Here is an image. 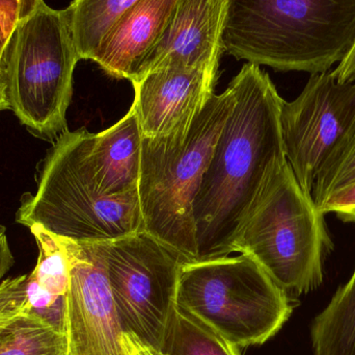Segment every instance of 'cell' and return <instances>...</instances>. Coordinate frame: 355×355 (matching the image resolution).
I'll return each instance as SVG.
<instances>
[{"label": "cell", "mask_w": 355, "mask_h": 355, "mask_svg": "<svg viewBox=\"0 0 355 355\" xmlns=\"http://www.w3.org/2000/svg\"><path fill=\"white\" fill-rule=\"evenodd\" d=\"M331 246L325 215L286 162L271 177L234 252L258 263L288 295H302L323 283Z\"/></svg>", "instance_id": "52a82bcc"}, {"label": "cell", "mask_w": 355, "mask_h": 355, "mask_svg": "<svg viewBox=\"0 0 355 355\" xmlns=\"http://www.w3.org/2000/svg\"><path fill=\"white\" fill-rule=\"evenodd\" d=\"M229 0H178L155 45L131 83L166 67L218 72Z\"/></svg>", "instance_id": "8fae6325"}, {"label": "cell", "mask_w": 355, "mask_h": 355, "mask_svg": "<svg viewBox=\"0 0 355 355\" xmlns=\"http://www.w3.org/2000/svg\"><path fill=\"white\" fill-rule=\"evenodd\" d=\"M0 355H70L66 335L33 316L0 323Z\"/></svg>", "instance_id": "e0dca14e"}, {"label": "cell", "mask_w": 355, "mask_h": 355, "mask_svg": "<svg viewBox=\"0 0 355 355\" xmlns=\"http://www.w3.org/2000/svg\"><path fill=\"white\" fill-rule=\"evenodd\" d=\"M162 352L166 355H240L220 336L175 308Z\"/></svg>", "instance_id": "ac0fdd59"}, {"label": "cell", "mask_w": 355, "mask_h": 355, "mask_svg": "<svg viewBox=\"0 0 355 355\" xmlns=\"http://www.w3.org/2000/svg\"><path fill=\"white\" fill-rule=\"evenodd\" d=\"M69 266L66 336L70 355H124V335L100 243L58 238Z\"/></svg>", "instance_id": "30bf717a"}, {"label": "cell", "mask_w": 355, "mask_h": 355, "mask_svg": "<svg viewBox=\"0 0 355 355\" xmlns=\"http://www.w3.org/2000/svg\"><path fill=\"white\" fill-rule=\"evenodd\" d=\"M176 304L236 348L266 343L293 312L289 295L244 254L186 262Z\"/></svg>", "instance_id": "8992f818"}, {"label": "cell", "mask_w": 355, "mask_h": 355, "mask_svg": "<svg viewBox=\"0 0 355 355\" xmlns=\"http://www.w3.org/2000/svg\"><path fill=\"white\" fill-rule=\"evenodd\" d=\"M217 73L166 67L133 81L137 114L143 138L177 137L189 131L214 95Z\"/></svg>", "instance_id": "7c38bea8"}, {"label": "cell", "mask_w": 355, "mask_h": 355, "mask_svg": "<svg viewBox=\"0 0 355 355\" xmlns=\"http://www.w3.org/2000/svg\"><path fill=\"white\" fill-rule=\"evenodd\" d=\"M124 355H166L141 342L137 336L124 333L122 339Z\"/></svg>", "instance_id": "603a6c76"}, {"label": "cell", "mask_w": 355, "mask_h": 355, "mask_svg": "<svg viewBox=\"0 0 355 355\" xmlns=\"http://www.w3.org/2000/svg\"><path fill=\"white\" fill-rule=\"evenodd\" d=\"M355 183V135L323 166L315 181L312 196L317 206L341 188Z\"/></svg>", "instance_id": "d6986e66"}, {"label": "cell", "mask_w": 355, "mask_h": 355, "mask_svg": "<svg viewBox=\"0 0 355 355\" xmlns=\"http://www.w3.org/2000/svg\"><path fill=\"white\" fill-rule=\"evenodd\" d=\"M100 244L123 331L162 352L189 261L146 233Z\"/></svg>", "instance_id": "ba28073f"}, {"label": "cell", "mask_w": 355, "mask_h": 355, "mask_svg": "<svg viewBox=\"0 0 355 355\" xmlns=\"http://www.w3.org/2000/svg\"><path fill=\"white\" fill-rule=\"evenodd\" d=\"M314 355H355V269L311 327Z\"/></svg>", "instance_id": "9a60e30c"}, {"label": "cell", "mask_w": 355, "mask_h": 355, "mask_svg": "<svg viewBox=\"0 0 355 355\" xmlns=\"http://www.w3.org/2000/svg\"><path fill=\"white\" fill-rule=\"evenodd\" d=\"M229 87L235 104L194 198L198 261L233 254L271 177L287 162L281 124L285 100L268 74L248 63Z\"/></svg>", "instance_id": "6da1fadb"}, {"label": "cell", "mask_w": 355, "mask_h": 355, "mask_svg": "<svg viewBox=\"0 0 355 355\" xmlns=\"http://www.w3.org/2000/svg\"><path fill=\"white\" fill-rule=\"evenodd\" d=\"M234 104L229 87L210 98L184 135L143 138L137 192L144 231L189 262L198 261L194 198Z\"/></svg>", "instance_id": "277c9868"}, {"label": "cell", "mask_w": 355, "mask_h": 355, "mask_svg": "<svg viewBox=\"0 0 355 355\" xmlns=\"http://www.w3.org/2000/svg\"><path fill=\"white\" fill-rule=\"evenodd\" d=\"M281 124L288 164L312 194L321 169L355 135V83H338L331 71L311 75L295 100L284 101Z\"/></svg>", "instance_id": "9c48e42d"}, {"label": "cell", "mask_w": 355, "mask_h": 355, "mask_svg": "<svg viewBox=\"0 0 355 355\" xmlns=\"http://www.w3.org/2000/svg\"><path fill=\"white\" fill-rule=\"evenodd\" d=\"M89 131H66L42 163L35 193L23 195L16 221L40 225L79 243L114 241L144 231L139 192L107 196L98 189L87 158Z\"/></svg>", "instance_id": "3957f363"}, {"label": "cell", "mask_w": 355, "mask_h": 355, "mask_svg": "<svg viewBox=\"0 0 355 355\" xmlns=\"http://www.w3.org/2000/svg\"><path fill=\"white\" fill-rule=\"evenodd\" d=\"M26 2L4 50L10 110L27 131L55 141L67 127L73 75L79 58L64 10L42 1Z\"/></svg>", "instance_id": "5b68a950"}, {"label": "cell", "mask_w": 355, "mask_h": 355, "mask_svg": "<svg viewBox=\"0 0 355 355\" xmlns=\"http://www.w3.org/2000/svg\"><path fill=\"white\" fill-rule=\"evenodd\" d=\"M15 264V258L8 245L6 227L0 225V283Z\"/></svg>", "instance_id": "cb8c5ba5"}, {"label": "cell", "mask_w": 355, "mask_h": 355, "mask_svg": "<svg viewBox=\"0 0 355 355\" xmlns=\"http://www.w3.org/2000/svg\"><path fill=\"white\" fill-rule=\"evenodd\" d=\"M318 208L324 215L334 213L343 222L355 223V183L334 192Z\"/></svg>", "instance_id": "ffe728a7"}, {"label": "cell", "mask_w": 355, "mask_h": 355, "mask_svg": "<svg viewBox=\"0 0 355 355\" xmlns=\"http://www.w3.org/2000/svg\"><path fill=\"white\" fill-rule=\"evenodd\" d=\"M355 41V0H229L223 48L277 71L329 72Z\"/></svg>", "instance_id": "7a4b0ae2"}, {"label": "cell", "mask_w": 355, "mask_h": 355, "mask_svg": "<svg viewBox=\"0 0 355 355\" xmlns=\"http://www.w3.org/2000/svg\"><path fill=\"white\" fill-rule=\"evenodd\" d=\"M24 4L23 1H0V66L8 38L22 14Z\"/></svg>", "instance_id": "44dd1931"}, {"label": "cell", "mask_w": 355, "mask_h": 355, "mask_svg": "<svg viewBox=\"0 0 355 355\" xmlns=\"http://www.w3.org/2000/svg\"><path fill=\"white\" fill-rule=\"evenodd\" d=\"M178 0H137L120 19L94 58L108 75L131 79L159 39Z\"/></svg>", "instance_id": "4fadbf2b"}, {"label": "cell", "mask_w": 355, "mask_h": 355, "mask_svg": "<svg viewBox=\"0 0 355 355\" xmlns=\"http://www.w3.org/2000/svg\"><path fill=\"white\" fill-rule=\"evenodd\" d=\"M10 110V104L8 99V91H6V73L3 67L0 66V112Z\"/></svg>", "instance_id": "d4e9b609"}, {"label": "cell", "mask_w": 355, "mask_h": 355, "mask_svg": "<svg viewBox=\"0 0 355 355\" xmlns=\"http://www.w3.org/2000/svg\"><path fill=\"white\" fill-rule=\"evenodd\" d=\"M143 133L137 114L129 112L101 133H89L87 158L98 189L104 195L132 193L139 189Z\"/></svg>", "instance_id": "5bb4252c"}, {"label": "cell", "mask_w": 355, "mask_h": 355, "mask_svg": "<svg viewBox=\"0 0 355 355\" xmlns=\"http://www.w3.org/2000/svg\"><path fill=\"white\" fill-rule=\"evenodd\" d=\"M331 74L338 83H355V41L343 60L331 70Z\"/></svg>", "instance_id": "7402d4cb"}, {"label": "cell", "mask_w": 355, "mask_h": 355, "mask_svg": "<svg viewBox=\"0 0 355 355\" xmlns=\"http://www.w3.org/2000/svg\"><path fill=\"white\" fill-rule=\"evenodd\" d=\"M137 0H76L66 8L79 60H93L104 40Z\"/></svg>", "instance_id": "2e32d148"}]
</instances>
